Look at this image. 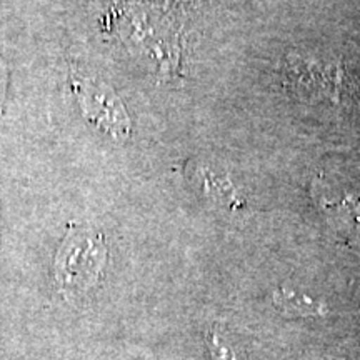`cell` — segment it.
I'll use <instances>...</instances> for the list:
<instances>
[{"instance_id":"obj_1","label":"cell","mask_w":360,"mask_h":360,"mask_svg":"<svg viewBox=\"0 0 360 360\" xmlns=\"http://www.w3.org/2000/svg\"><path fill=\"white\" fill-rule=\"evenodd\" d=\"M105 262L101 237L74 236L62 245L56 262V277L67 297L80 294L94 285Z\"/></svg>"},{"instance_id":"obj_2","label":"cell","mask_w":360,"mask_h":360,"mask_svg":"<svg viewBox=\"0 0 360 360\" xmlns=\"http://www.w3.org/2000/svg\"><path fill=\"white\" fill-rule=\"evenodd\" d=\"M274 304L281 312L292 317H323L328 310L327 305L299 292L281 287L274 292Z\"/></svg>"},{"instance_id":"obj_3","label":"cell","mask_w":360,"mask_h":360,"mask_svg":"<svg viewBox=\"0 0 360 360\" xmlns=\"http://www.w3.org/2000/svg\"><path fill=\"white\" fill-rule=\"evenodd\" d=\"M210 350H212L215 360H236L232 350L229 349L224 342H220L219 337L215 334L210 337Z\"/></svg>"}]
</instances>
